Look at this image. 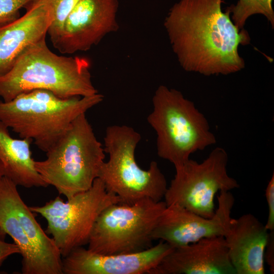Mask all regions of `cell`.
I'll use <instances>...</instances> for the list:
<instances>
[{
  "instance_id": "cell-5",
  "label": "cell",
  "mask_w": 274,
  "mask_h": 274,
  "mask_svg": "<svg viewBox=\"0 0 274 274\" xmlns=\"http://www.w3.org/2000/svg\"><path fill=\"white\" fill-rule=\"evenodd\" d=\"M152 104L147 121L157 135V154L175 167L188 161L192 153L216 143L204 115L180 91L160 85Z\"/></svg>"
},
{
  "instance_id": "cell-16",
  "label": "cell",
  "mask_w": 274,
  "mask_h": 274,
  "mask_svg": "<svg viewBox=\"0 0 274 274\" xmlns=\"http://www.w3.org/2000/svg\"><path fill=\"white\" fill-rule=\"evenodd\" d=\"M51 21L46 1L36 0L22 16L0 26V77L11 68L28 46L46 37Z\"/></svg>"
},
{
  "instance_id": "cell-7",
  "label": "cell",
  "mask_w": 274,
  "mask_h": 274,
  "mask_svg": "<svg viewBox=\"0 0 274 274\" xmlns=\"http://www.w3.org/2000/svg\"><path fill=\"white\" fill-rule=\"evenodd\" d=\"M0 233L9 235L22 257V274H62V256L54 241L36 220L17 186L0 181Z\"/></svg>"
},
{
  "instance_id": "cell-8",
  "label": "cell",
  "mask_w": 274,
  "mask_h": 274,
  "mask_svg": "<svg viewBox=\"0 0 274 274\" xmlns=\"http://www.w3.org/2000/svg\"><path fill=\"white\" fill-rule=\"evenodd\" d=\"M166 207L164 201L150 199L110 205L97 218L87 249L102 254H122L151 248L153 232Z\"/></svg>"
},
{
  "instance_id": "cell-3",
  "label": "cell",
  "mask_w": 274,
  "mask_h": 274,
  "mask_svg": "<svg viewBox=\"0 0 274 274\" xmlns=\"http://www.w3.org/2000/svg\"><path fill=\"white\" fill-rule=\"evenodd\" d=\"M103 99L98 92L91 96L62 98L47 90H33L9 101L0 100V121L21 138L31 140L46 153L77 117Z\"/></svg>"
},
{
  "instance_id": "cell-6",
  "label": "cell",
  "mask_w": 274,
  "mask_h": 274,
  "mask_svg": "<svg viewBox=\"0 0 274 274\" xmlns=\"http://www.w3.org/2000/svg\"><path fill=\"white\" fill-rule=\"evenodd\" d=\"M141 139L140 133L127 125H113L106 129L104 151L109 159L102 163L98 178L107 191L118 197L120 203L131 204L144 199L161 201L168 187L156 161L147 170L137 164L135 150Z\"/></svg>"
},
{
  "instance_id": "cell-18",
  "label": "cell",
  "mask_w": 274,
  "mask_h": 274,
  "mask_svg": "<svg viewBox=\"0 0 274 274\" xmlns=\"http://www.w3.org/2000/svg\"><path fill=\"white\" fill-rule=\"evenodd\" d=\"M273 0H238L234 5L226 10L231 19L239 29H244L247 20L252 16L260 14L264 16L274 27V11Z\"/></svg>"
},
{
  "instance_id": "cell-20",
  "label": "cell",
  "mask_w": 274,
  "mask_h": 274,
  "mask_svg": "<svg viewBox=\"0 0 274 274\" xmlns=\"http://www.w3.org/2000/svg\"><path fill=\"white\" fill-rule=\"evenodd\" d=\"M36 0H0V26L19 17L20 10Z\"/></svg>"
},
{
  "instance_id": "cell-12",
  "label": "cell",
  "mask_w": 274,
  "mask_h": 274,
  "mask_svg": "<svg viewBox=\"0 0 274 274\" xmlns=\"http://www.w3.org/2000/svg\"><path fill=\"white\" fill-rule=\"evenodd\" d=\"M118 0H80L65 19L52 44L62 54L86 51L119 28Z\"/></svg>"
},
{
  "instance_id": "cell-19",
  "label": "cell",
  "mask_w": 274,
  "mask_h": 274,
  "mask_svg": "<svg viewBox=\"0 0 274 274\" xmlns=\"http://www.w3.org/2000/svg\"><path fill=\"white\" fill-rule=\"evenodd\" d=\"M52 17L47 34L53 44L58 37L67 17L80 0H45Z\"/></svg>"
},
{
  "instance_id": "cell-13",
  "label": "cell",
  "mask_w": 274,
  "mask_h": 274,
  "mask_svg": "<svg viewBox=\"0 0 274 274\" xmlns=\"http://www.w3.org/2000/svg\"><path fill=\"white\" fill-rule=\"evenodd\" d=\"M174 248L162 241L129 254H102L79 247L62 257V274H149Z\"/></svg>"
},
{
  "instance_id": "cell-14",
  "label": "cell",
  "mask_w": 274,
  "mask_h": 274,
  "mask_svg": "<svg viewBox=\"0 0 274 274\" xmlns=\"http://www.w3.org/2000/svg\"><path fill=\"white\" fill-rule=\"evenodd\" d=\"M149 274H236L223 236L174 248Z\"/></svg>"
},
{
  "instance_id": "cell-1",
  "label": "cell",
  "mask_w": 274,
  "mask_h": 274,
  "mask_svg": "<svg viewBox=\"0 0 274 274\" xmlns=\"http://www.w3.org/2000/svg\"><path fill=\"white\" fill-rule=\"evenodd\" d=\"M223 0H180L164 23L173 51L182 68L207 76L227 75L245 67L238 52L247 45L248 32L239 29Z\"/></svg>"
},
{
  "instance_id": "cell-11",
  "label": "cell",
  "mask_w": 274,
  "mask_h": 274,
  "mask_svg": "<svg viewBox=\"0 0 274 274\" xmlns=\"http://www.w3.org/2000/svg\"><path fill=\"white\" fill-rule=\"evenodd\" d=\"M218 207L210 218H204L176 204L166 206L153 232V240L174 248L206 237H224L229 230L235 199L230 191H221Z\"/></svg>"
},
{
  "instance_id": "cell-4",
  "label": "cell",
  "mask_w": 274,
  "mask_h": 274,
  "mask_svg": "<svg viewBox=\"0 0 274 274\" xmlns=\"http://www.w3.org/2000/svg\"><path fill=\"white\" fill-rule=\"evenodd\" d=\"M46 153L45 159L35 160L36 168L48 186L67 199L91 187L105 157L85 113Z\"/></svg>"
},
{
  "instance_id": "cell-10",
  "label": "cell",
  "mask_w": 274,
  "mask_h": 274,
  "mask_svg": "<svg viewBox=\"0 0 274 274\" xmlns=\"http://www.w3.org/2000/svg\"><path fill=\"white\" fill-rule=\"evenodd\" d=\"M228 159L225 150L216 147L201 162L189 159L175 167V176L164 197L166 206L178 205L204 218H211L216 210L217 193L239 186L227 173Z\"/></svg>"
},
{
  "instance_id": "cell-24",
  "label": "cell",
  "mask_w": 274,
  "mask_h": 274,
  "mask_svg": "<svg viewBox=\"0 0 274 274\" xmlns=\"http://www.w3.org/2000/svg\"><path fill=\"white\" fill-rule=\"evenodd\" d=\"M4 176V168H3L2 164L0 161V181Z\"/></svg>"
},
{
  "instance_id": "cell-9",
  "label": "cell",
  "mask_w": 274,
  "mask_h": 274,
  "mask_svg": "<svg viewBox=\"0 0 274 274\" xmlns=\"http://www.w3.org/2000/svg\"><path fill=\"white\" fill-rule=\"evenodd\" d=\"M118 203V197L107 191L97 178L90 189L66 201L58 196L43 206L29 208L46 220L45 231L51 235L63 257L73 249L88 244L99 215L108 207Z\"/></svg>"
},
{
  "instance_id": "cell-22",
  "label": "cell",
  "mask_w": 274,
  "mask_h": 274,
  "mask_svg": "<svg viewBox=\"0 0 274 274\" xmlns=\"http://www.w3.org/2000/svg\"><path fill=\"white\" fill-rule=\"evenodd\" d=\"M0 233V267L4 262L10 256L19 253L18 247L14 243H9L1 238Z\"/></svg>"
},
{
  "instance_id": "cell-2",
  "label": "cell",
  "mask_w": 274,
  "mask_h": 274,
  "mask_svg": "<svg viewBox=\"0 0 274 274\" xmlns=\"http://www.w3.org/2000/svg\"><path fill=\"white\" fill-rule=\"evenodd\" d=\"M89 68L85 58L53 53L44 37L28 46L11 68L0 77V96L9 101L36 89L50 91L62 98L93 95L98 91Z\"/></svg>"
},
{
  "instance_id": "cell-15",
  "label": "cell",
  "mask_w": 274,
  "mask_h": 274,
  "mask_svg": "<svg viewBox=\"0 0 274 274\" xmlns=\"http://www.w3.org/2000/svg\"><path fill=\"white\" fill-rule=\"evenodd\" d=\"M269 231L254 215L230 220L224 237L236 274H264V253Z\"/></svg>"
},
{
  "instance_id": "cell-23",
  "label": "cell",
  "mask_w": 274,
  "mask_h": 274,
  "mask_svg": "<svg viewBox=\"0 0 274 274\" xmlns=\"http://www.w3.org/2000/svg\"><path fill=\"white\" fill-rule=\"evenodd\" d=\"M264 260L269 266L271 273H274V230L269 231L268 238L264 253Z\"/></svg>"
},
{
  "instance_id": "cell-17",
  "label": "cell",
  "mask_w": 274,
  "mask_h": 274,
  "mask_svg": "<svg viewBox=\"0 0 274 274\" xmlns=\"http://www.w3.org/2000/svg\"><path fill=\"white\" fill-rule=\"evenodd\" d=\"M9 128L0 121V161L4 176L17 186L47 187L48 185L37 170L28 139L13 138Z\"/></svg>"
},
{
  "instance_id": "cell-21",
  "label": "cell",
  "mask_w": 274,
  "mask_h": 274,
  "mask_svg": "<svg viewBox=\"0 0 274 274\" xmlns=\"http://www.w3.org/2000/svg\"><path fill=\"white\" fill-rule=\"evenodd\" d=\"M265 197L268 205V214L265 224L268 231L274 230V174H272L265 189Z\"/></svg>"
}]
</instances>
